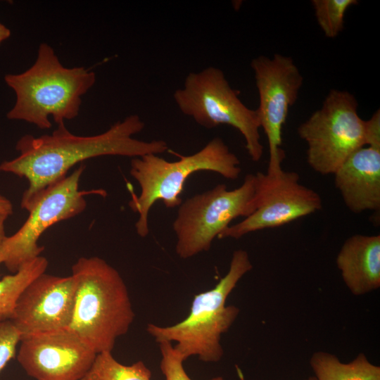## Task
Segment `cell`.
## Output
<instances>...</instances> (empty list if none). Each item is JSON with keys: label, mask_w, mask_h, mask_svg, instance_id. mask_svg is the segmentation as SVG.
Listing matches in <instances>:
<instances>
[{"label": "cell", "mask_w": 380, "mask_h": 380, "mask_svg": "<svg viewBox=\"0 0 380 380\" xmlns=\"http://www.w3.org/2000/svg\"><path fill=\"white\" fill-rule=\"evenodd\" d=\"M144 127L141 118L134 114L94 136L75 135L65 124L58 125L51 134L35 137L27 134L16 143L19 155L3 161L0 171L27 179L29 186L20 202L21 208L27 210L42 190L65 177L78 163L105 156L138 158L168 151L167 144L163 140L145 141L133 137Z\"/></svg>", "instance_id": "1"}, {"label": "cell", "mask_w": 380, "mask_h": 380, "mask_svg": "<svg viewBox=\"0 0 380 380\" xmlns=\"http://www.w3.org/2000/svg\"><path fill=\"white\" fill-rule=\"evenodd\" d=\"M71 275L75 296L68 329L96 353L112 352L117 338L127 333L135 317L122 277L96 256L80 258L72 266Z\"/></svg>", "instance_id": "2"}, {"label": "cell", "mask_w": 380, "mask_h": 380, "mask_svg": "<svg viewBox=\"0 0 380 380\" xmlns=\"http://www.w3.org/2000/svg\"><path fill=\"white\" fill-rule=\"evenodd\" d=\"M4 80L16 96L7 118L46 129L51 127L49 117L58 125L78 115L82 96L94 84L96 75L84 67L63 66L53 49L42 43L34 64L21 73L6 75Z\"/></svg>", "instance_id": "3"}, {"label": "cell", "mask_w": 380, "mask_h": 380, "mask_svg": "<svg viewBox=\"0 0 380 380\" xmlns=\"http://www.w3.org/2000/svg\"><path fill=\"white\" fill-rule=\"evenodd\" d=\"M252 268L248 252L234 251L227 274L214 288L194 296L185 319L165 327L149 323L146 331L158 343L175 342L173 347L184 361L191 356L204 362L220 361L224 355L222 335L229 329L240 311L235 305H226L227 298Z\"/></svg>", "instance_id": "4"}, {"label": "cell", "mask_w": 380, "mask_h": 380, "mask_svg": "<svg viewBox=\"0 0 380 380\" xmlns=\"http://www.w3.org/2000/svg\"><path fill=\"white\" fill-rule=\"evenodd\" d=\"M176 155L179 159L172 162L153 153L131 160L129 173L141 193L139 196L132 195L129 205L139 214L135 227L141 237L148 234V216L153 205L162 201L166 208L179 207L186 180L193 173L211 171L234 180L241 171L239 158L220 137L213 138L194 154Z\"/></svg>", "instance_id": "5"}, {"label": "cell", "mask_w": 380, "mask_h": 380, "mask_svg": "<svg viewBox=\"0 0 380 380\" xmlns=\"http://www.w3.org/2000/svg\"><path fill=\"white\" fill-rule=\"evenodd\" d=\"M239 94L221 69L209 66L189 73L173 98L184 115L205 128L220 125L236 128L244 138L251 159L258 162L263 153L258 115L256 109L248 108L241 101Z\"/></svg>", "instance_id": "6"}, {"label": "cell", "mask_w": 380, "mask_h": 380, "mask_svg": "<svg viewBox=\"0 0 380 380\" xmlns=\"http://www.w3.org/2000/svg\"><path fill=\"white\" fill-rule=\"evenodd\" d=\"M357 106L350 92L331 89L322 107L298 127L314 171L334 175L354 151L368 145V122L359 116Z\"/></svg>", "instance_id": "7"}, {"label": "cell", "mask_w": 380, "mask_h": 380, "mask_svg": "<svg viewBox=\"0 0 380 380\" xmlns=\"http://www.w3.org/2000/svg\"><path fill=\"white\" fill-rule=\"evenodd\" d=\"M256 177L248 174L238 188L229 190L219 184L182 201L172 224L177 237L175 251L187 259L210 250L212 242L232 220L244 218L256 208Z\"/></svg>", "instance_id": "8"}, {"label": "cell", "mask_w": 380, "mask_h": 380, "mask_svg": "<svg viewBox=\"0 0 380 380\" xmlns=\"http://www.w3.org/2000/svg\"><path fill=\"white\" fill-rule=\"evenodd\" d=\"M85 169L80 165L71 175L51 184L42 190L26 210L29 215L13 234L6 236L2 247V262L14 273L23 265L40 256L44 247L38 244L42 234L51 225L82 213L87 207L84 196L79 190Z\"/></svg>", "instance_id": "9"}, {"label": "cell", "mask_w": 380, "mask_h": 380, "mask_svg": "<svg viewBox=\"0 0 380 380\" xmlns=\"http://www.w3.org/2000/svg\"><path fill=\"white\" fill-rule=\"evenodd\" d=\"M259 95L256 109L260 128L265 132L269 146L267 173L281 171L285 157L281 148L282 129L290 108L298 99L303 77L293 60L279 53L272 58L259 56L251 61Z\"/></svg>", "instance_id": "10"}, {"label": "cell", "mask_w": 380, "mask_h": 380, "mask_svg": "<svg viewBox=\"0 0 380 380\" xmlns=\"http://www.w3.org/2000/svg\"><path fill=\"white\" fill-rule=\"evenodd\" d=\"M255 211L242 221L229 225L217 238L240 239L262 229L274 228L319 210L318 193L303 185L296 172L281 170L270 175L258 172Z\"/></svg>", "instance_id": "11"}, {"label": "cell", "mask_w": 380, "mask_h": 380, "mask_svg": "<svg viewBox=\"0 0 380 380\" xmlns=\"http://www.w3.org/2000/svg\"><path fill=\"white\" fill-rule=\"evenodd\" d=\"M20 343L17 360L35 380H82L97 355L69 329L30 336Z\"/></svg>", "instance_id": "12"}, {"label": "cell", "mask_w": 380, "mask_h": 380, "mask_svg": "<svg viewBox=\"0 0 380 380\" xmlns=\"http://www.w3.org/2000/svg\"><path fill=\"white\" fill-rule=\"evenodd\" d=\"M75 282L72 275L43 273L21 293L10 321L20 340L53 331L68 329L73 311Z\"/></svg>", "instance_id": "13"}, {"label": "cell", "mask_w": 380, "mask_h": 380, "mask_svg": "<svg viewBox=\"0 0 380 380\" xmlns=\"http://www.w3.org/2000/svg\"><path fill=\"white\" fill-rule=\"evenodd\" d=\"M336 189L354 213L380 209V147L354 151L334 174Z\"/></svg>", "instance_id": "14"}, {"label": "cell", "mask_w": 380, "mask_h": 380, "mask_svg": "<svg viewBox=\"0 0 380 380\" xmlns=\"http://www.w3.org/2000/svg\"><path fill=\"white\" fill-rule=\"evenodd\" d=\"M343 281L355 296L380 287V235L355 234L342 245L336 260Z\"/></svg>", "instance_id": "15"}, {"label": "cell", "mask_w": 380, "mask_h": 380, "mask_svg": "<svg viewBox=\"0 0 380 380\" xmlns=\"http://www.w3.org/2000/svg\"><path fill=\"white\" fill-rule=\"evenodd\" d=\"M310 365L316 380H380V367L362 353L343 363L334 354L317 351L311 356Z\"/></svg>", "instance_id": "16"}, {"label": "cell", "mask_w": 380, "mask_h": 380, "mask_svg": "<svg viewBox=\"0 0 380 380\" xmlns=\"http://www.w3.org/2000/svg\"><path fill=\"white\" fill-rule=\"evenodd\" d=\"M48 265L47 259L40 255L0 279V323L11 319L23 291L36 277L46 272Z\"/></svg>", "instance_id": "17"}, {"label": "cell", "mask_w": 380, "mask_h": 380, "mask_svg": "<svg viewBox=\"0 0 380 380\" xmlns=\"http://www.w3.org/2000/svg\"><path fill=\"white\" fill-rule=\"evenodd\" d=\"M152 373L141 360L130 365L117 361L111 352L98 353L85 376L87 380H151Z\"/></svg>", "instance_id": "18"}, {"label": "cell", "mask_w": 380, "mask_h": 380, "mask_svg": "<svg viewBox=\"0 0 380 380\" xmlns=\"http://www.w3.org/2000/svg\"><path fill=\"white\" fill-rule=\"evenodd\" d=\"M357 4L356 0L312 1L317 23L328 38H335L343 31L346 11Z\"/></svg>", "instance_id": "19"}, {"label": "cell", "mask_w": 380, "mask_h": 380, "mask_svg": "<svg viewBox=\"0 0 380 380\" xmlns=\"http://www.w3.org/2000/svg\"><path fill=\"white\" fill-rule=\"evenodd\" d=\"M158 344L161 355L160 368L165 379L192 380L184 368V360L175 350L172 343L163 341ZM208 380H224V379L222 376H217Z\"/></svg>", "instance_id": "20"}, {"label": "cell", "mask_w": 380, "mask_h": 380, "mask_svg": "<svg viewBox=\"0 0 380 380\" xmlns=\"http://www.w3.org/2000/svg\"><path fill=\"white\" fill-rule=\"evenodd\" d=\"M20 337L10 320L0 323V373L15 357Z\"/></svg>", "instance_id": "21"}, {"label": "cell", "mask_w": 380, "mask_h": 380, "mask_svg": "<svg viewBox=\"0 0 380 380\" xmlns=\"http://www.w3.org/2000/svg\"><path fill=\"white\" fill-rule=\"evenodd\" d=\"M13 205L10 200L0 194V215L9 216L13 214Z\"/></svg>", "instance_id": "22"}, {"label": "cell", "mask_w": 380, "mask_h": 380, "mask_svg": "<svg viewBox=\"0 0 380 380\" xmlns=\"http://www.w3.org/2000/svg\"><path fill=\"white\" fill-rule=\"evenodd\" d=\"M8 216L0 215V265L3 264L2 262V247L4 239L6 236L5 233V222Z\"/></svg>", "instance_id": "23"}, {"label": "cell", "mask_w": 380, "mask_h": 380, "mask_svg": "<svg viewBox=\"0 0 380 380\" xmlns=\"http://www.w3.org/2000/svg\"><path fill=\"white\" fill-rule=\"evenodd\" d=\"M11 35V30L0 22V44Z\"/></svg>", "instance_id": "24"}, {"label": "cell", "mask_w": 380, "mask_h": 380, "mask_svg": "<svg viewBox=\"0 0 380 380\" xmlns=\"http://www.w3.org/2000/svg\"><path fill=\"white\" fill-rule=\"evenodd\" d=\"M306 380H316L315 376H310Z\"/></svg>", "instance_id": "25"}, {"label": "cell", "mask_w": 380, "mask_h": 380, "mask_svg": "<svg viewBox=\"0 0 380 380\" xmlns=\"http://www.w3.org/2000/svg\"><path fill=\"white\" fill-rule=\"evenodd\" d=\"M82 380H87L85 377L84 379H82Z\"/></svg>", "instance_id": "26"}]
</instances>
